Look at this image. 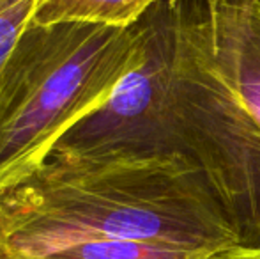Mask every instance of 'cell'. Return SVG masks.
<instances>
[{"label":"cell","mask_w":260,"mask_h":259,"mask_svg":"<svg viewBox=\"0 0 260 259\" xmlns=\"http://www.w3.org/2000/svg\"><path fill=\"white\" fill-rule=\"evenodd\" d=\"M85 242H149L218 252L241 245V236L186 156L50 158L0 200V259H39Z\"/></svg>","instance_id":"1"},{"label":"cell","mask_w":260,"mask_h":259,"mask_svg":"<svg viewBox=\"0 0 260 259\" xmlns=\"http://www.w3.org/2000/svg\"><path fill=\"white\" fill-rule=\"evenodd\" d=\"M138 55L137 25L28 23L0 73V200L103 107Z\"/></svg>","instance_id":"2"},{"label":"cell","mask_w":260,"mask_h":259,"mask_svg":"<svg viewBox=\"0 0 260 259\" xmlns=\"http://www.w3.org/2000/svg\"><path fill=\"white\" fill-rule=\"evenodd\" d=\"M177 6L175 126L186 158L207 180L241 236L260 243V131L236 98L191 18Z\"/></svg>","instance_id":"3"},{"label":"cell","mask_w":260,"mask_h":259,"mask_svg":"<svg viewBox=\"0 0 260 259\" xmlns=\"http://www.w3.org/2000/svg\"><path fill=\"white\" fill-rule=\"evenodd\" d=\"M140 55L103 107L76 123L52 158L119 162L184 156L175 126V0H157L137 21Z\"/></svg>","instance_id":"4"},{"label":"cell","mask_w":260,"mask_h":259,"mask_svg":"<svg viewBox=\"0 0 260 259\" xmlns=\"http://www.w3.org/2000/svg\"><path fill=\"white\" fill-rule=\"evenodd\" d=\"M260 131V0H179Z\"/></svg>","instance_id":"5"},{"label":"cell","mask_w":260,"mask_h":259,"mask_svg":"<svg viewBox=\"0 0 260 259\" xmlns=\"http://www.w3.org/2000/svg\"><path fill=\"white\" fill-rule=\"evenodd\" d=\"M157 0H41L34 23L82 21L106 27H131Z\"/></svg>","instance_id":"6"},{"label":"cell","mask_w":260,"mask_h":259,"mask_svg":"<svg viewBox=\"0 0 260 259\" xmlns=\"http://www.w3.org/2000/svg\"><path fill=\"white\" fill-rule=\"evenodd\" d=\"M212 252L149 242H85L39 259H200Z\"/></svg>","instance_id":"7"},{"label":"cell","mask_w":260,"mask_h":259,"mask_svg":"<svg viewBox=\"0 0 260 259\" xmlns=\"http://www.w3.org/2000/svg\"><path fill=\"white\" fill-rule=\"evenodd\" d=\"M39 6L41 0H0V73Z\"/></svg>","instance_id":"8"},{"label":"cell","mask_w":260,"mask_h":259,"mask_svg":"<svg viewBox=\"0 0 260 259\" xmlns=\"http://www.w3.org/2000/svg\"><path fill=\"white\" fill-rule=\"evenodd\" d=\"M200 259H260V243L258 245H236L207 254Z\"/></svg>","instance_id":"9"}]
</instances>
